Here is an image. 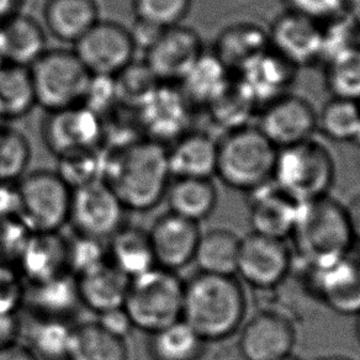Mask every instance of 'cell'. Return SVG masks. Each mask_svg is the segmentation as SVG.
I'll list each match as a JSON object with an SVG mask.
<instances>
[{
    "label": "cell",
    "mask_w": 360,
    "mask_h": 360,
    "mask_svg": "<svg viewBox=\"0 0 360 360\" xmlns=\"http://www.w3.org/2000/svg\"><path fill=\"white\" fill-rule=\"evenodd\" d=\"M104 181L126 210L148 211L165 200L172 181L167 146L142 139L108 152Z\"/></svg>",
    "instance_id": "1"
},
{
    "label": "cell",
    "mask_w": 360,
    "mask_h": 360,
    "mask_svg": "<svg viewBox=\"0 0 360 360\" xmlns=\"http://www.w3.org/2000/svg\"><path fill=\"white\" fill-rule=\"evenodd\" d=\"M245 307V291L235 276L199 271L184 281L181 320L206 343L225 340L240 330Z\"/></svg>",
    "instance_id": "2"
},
{
    "label": "cell",
    "mask_w": 360,
    "mask_h": 360,
    "mask_svg": "<svg viewBox=\"0 0 360 360\" xmlns=\"http://www.w3.org/2000/svg\"><path fill=\"white\" fill-rule=\"evenodd\" d=\"M290 236L309 268L345 257L354 240L345 206L328 195L299 204Z\"/></svg>",
    "instance_id": "3"
},
{
    "label": "cell",
    "mask_w": 360,
    "mask_h": 360,
    "mask_svg": "<svg viewBox=\"0 0 360 360\" xmlns=\"http://www.w3.org/2000/svg\"><path fill=\"white\" fill-rule=\"evenodd\" d=\"M278 148L257 126L224 134L217 141L216 174L226 186L250 191L273 179Z\"/></svg>",
    "instance_id": "4"
},
{
    "label": "cell",
    "mask_w": 360,
    "mask_h": 360,
    "mask_svg": "<svg viewBox=\"0 0 360 360\" xmlns=\"http://www.w3.org/2000/svg\"><path fill=\"white\" fill-rule=\"evenodd\" d=\"M184 281L175 271L155 266L130 279L124 309L134 328L148 335L181 320Z\"/></svg>",
    "instance_id": "5"
},
{
    "label": "cell",
    "mask_w": 360,
    "mask_h": 360,
    "mask_svg": "<svg viewBox=\"0 0 360 360\" xmlns=\"http://www.w3.org/2000/svg\"><path fill=\"white\" fill-rule=\"evenodd\" d=\"M335 160L315 139L278 150L271 181L297 204L328 195L335 181Z\"/></svg>",
    "instance_id": "6"
},
{
    "label": "cell",
    "mask_w": 360,
    "mask_h": 360,
    "mask_svg": "<svg viewBox=\"0 0 360 360\" xmlns=\"http://www.w3.org/2000/svg\"><path fill=\"white\" fill-rule=\"evenodd\" d=\"M29 68L37 106L46 112L82 104L91 75L73 49H49Z\"/></svg>",
    "instance_id": "7"
},
{
    "label": "cell",
    "mask_w": 360,
    "mask_h": 360,
    "mask_svg": "<svg viewBox=\"0 0 360 360\" xmlns=\"http://www.w3.org/2000/svg\"><path fill=\"white\" fill-rule=\"evenodd\" d=\"M72 188L57 172L26 173L18 181L22 225L34 233H56L70 219Z\"/></svg>",
    "instance_id": "8"
},
{
    "label": "cell",
    "mask_w": 360,
    "mask_h": 360,
    "mask_svg": "<svg viewBox=\"0 0 360 360\" xmlns=\"http://www.w3.org/2000/svg\"><path fill=\"white\" fill-rule=\"evenodd\" d=\"M125 207L104 180H96L72 191L70 219L77 235L104 240L120 230Z\"/></svg>",
    "instance_id": "9"
},
{
    "label": "cell",
    "mask_w": 360,
    "mask_h": 360,
    "mask_svg": "<svg viewBox=\"0 0 360 360\" xmlns=\"http://www.w3.org/2000/svg\"><path fill=\"white\" fill-rule=\"evenodd\" d=\"M72 49L90 75L112 78L134 62L137 53L127 27L101 19Z\"/></svg>",
    "instance_id": "10"
},
{
    "label": "cell",
    "mask_w": 360,
    "mask_h": 360,
    "mask_svg": "<svg viewBox=\"0 0 360 360\" xmlns=\"http://www.w3.org/2000/svg\"><path fill=\"white\" fill-rule=\"evenodd\" d=\"M258 112L255 126L278 150L311 140L317 131L315 108L292 93L271 101Z\"/></svg>",
    "instance_id": "11"
},
{
    "label": "cell",
    "mask_w": 360,
    "mask_h": 360,
    "mask_svg": "<svg viewBox=\"0 0 360 360\" xmlns=\"http://www.w3.org/2000/svg\"><path fill=\"white\" fill-rule=\"evenodd\" d=\"M194 110L178 84H162L136 115L145 139L169 146L191 130Z\"/></svg>",
    "instance_id": "12"
},
{
    "label": "cell",
    "mask_w": 360,
    "mask_h": 360,
    "mask_svg": "<svg viewBox=\"0 0 360 360\" xmlns=\"http://www.w3.org/2000/svg\"><path fill=\"white\" fill-rule=\"evenodd\" d=\"M204 52L200 35L180 24L162 31L143 60L160 83L178 84Z\"/></svg>",
    "instance_id": "13"
},
{
    "label": "cell",
    "mask_w": 360,
    "mask_h": 360,
    "mask_svg": "<svg viewBox=\"0 0 360 360\" xmlns=\"http://www.w3.org/2000/svg\"><path fill=\"white\" fill-rule=\"evenodd\" d=\"M103 119L83 105L49 111L42 122L46 147L58 157L101 147Z\"/></svg>",
    "instance_id": "14"
},
{
    "label": "cell",
    "mask_w": 360,
    "mask_h": 360,
    "mask_svg": "<svg viewBox=\"0 0 360 360\" xmlns=\"http://www.w3.org/2000/svg\"><path fill=\"white\" fill-rule=\"evenodd\" d=\"M291 255L284 240L250 233L240 238L236 274L258 289L279 285L289 274Z\"/></svg>",
    "instance_id": "15"
},
{
    "label": "cell",
    "mask_w": 360,
    "mask_h": 360,
    "mask_svg": "<svg viewBox=\"0 0 360 360\" xmlns=\"http://www.w3.org/2000/svg\"><path fill=\"white\" fill-rule=\"evenodd\" d=\"M270 49L296 68L321 62V24L296 11H285L268 29Z\"/></svg>",
    "instance_id": "16"
},
{
    "label": "cell",
    "mask_w": 360,
    "mask_h": 360,
    "mask_svg": "<svg viewBox=\"0 0 360 360\" xmlns=\"http://www.w3.org/2000/svg\"><path fill=\"white\" fill-rule=\"evenodd\" d=\"M310 270L312 289L326 306L340 315L359 314L360 259L347 255Z\"/></svg>",
    "instance_id": "17"
},
{
    "label": "cell",
    "mask_w": 360,
    "mask_h": 360,
    "mask_svg": "<svg viewBox=\"0 0 360 360\" xmlns=\"http://www.w3.org/2000/svg\"><path fill=\"white\" fill-rule=\"evenodd\" d=\"M297 70L295 65L269 49L245 65L235 78L260 110L271 101L291 93Z\"/></svg>",
    "instance_id": "18"
},
{
    "label": "cell",
    "mask_w": 360,
    "mask_h": 360,
    "mask_svg": "<svg viewBox=\"0 0 360 360\" xmlns=\"http://www.w3.org/2000/svg\"><path fill=\"white\" fill-rule=\"evenodd\" d=\"M155 265L163 269H181L194 262L201 231L198 222L167 212L148 230Z\"/></svg>",
    "instance_id": "19"
},
{
    "label": "cell",
    "mask_w": 360,
    "mask_h": 360,
    "mask_svg": "<svg viewBox=\"0 0 360 360\" xmlns=\"http://www.w3.org/2000/svg\"><path fill=\"white\" fill-rule=\"evenodd\" d=\"M295 330L290 321L276 312L252 317L240 332L238 347L245 360H276L291 354Z\"/></svg>",
    "instance_id": "20"
},
{
    "label": "cell",
    "mask_w": 360,
    "mask_h": 360,
    "mask_svg": "<svg viewBox=\"0 0 360 360\" xmlns=\"http://www.w3.org/2000/svg\"><path fill=\"white\" fill-rule=\"evenodd\" d=\"M250 221L255 233L285 240L295 224L299 204L273 181L250 191Z\"/></svg>",
    "instance_id": "21"
},
{
    "label": "cell",
    "mask_w": 360,
    "mask_h": 360,
    "mask_svg": "<svg viewBox=\"0 0 360 360\" xmlns=\"http://www.w3.org/2000/svg\"><path fill=\"white\" fill-rule=\"evenodd\" d=\"M167 150L172 179H211L216 174L217 140L206 132L191 130L167 146Z\"/></svg>",
    "instance_id": "22"
},
{
    "label": "cell",
    "mask_w": 360,
    "mask_h": 360,
    "mask_svg": "<svg viewBox=\"0 0 360 360\" xmlns=\"http://www.w3.org/2000/svg\"><path fill=\"white\" fill-rule=\"evenodd\" d=\"M49 50L45 26L18 13L0 24V51L6 63L31 67Z\"/></svg>",
    "instance_id": "23"
},
{
    "label": "cell",
    "mask_w": 360,
    "mask_h": 360,
    "mask_svg": "<svg viewBox=\"0 0 360 360\" xmlns=\"http://www.w3.org/2000/svg\"><path fill=\"white\" fill-rule=\"evenodd\" d=\"M269 49L266 29L255 22H237L221 31L211 51L236 75Z\"/></svg>",
    "instance_id": "24"
},
{
    "label": "cell",
    "mask_w": 360,
    "mask_h": 360,
    "mask_svg": "<svg viewBox=\"0 0 360 360\" xmlns=\"http://www.w3.org/2000/svg\"><path fill=\"white\" fill-rule=\"evenodd\" d=\"M101 20L96 0H47L44 22L56 40L75 45Z\"/></svg>",
    "instance_id": "25"
},
{
    "label": "cell",
    "mask_w": 360,
    "mask_h": 360,
    "mask_svg": "<svg viewBox=\"0 0 360 360\" xmlns=\"http://www.w3.org/2000/svg\"><path fill=\"white\" fill-rule=\"evenodd\" d=\"M233 79L235 75L214 52L205 50L178 86L194 109H205L232 84Z\"/></svg>",
    "instance_id": "26"
},
{
    "label": "cell",
    "mask_w": 360,
    "mask_h": 360,
    "mask_svg": "<svg viewBox=\"0 0 360 360\" xmlns=\"http://www.w3.org/2000/svg\"><path fill=\"white\" fill-rule=\"evenodd\" d=\"M129 284L130 278L111 264L109 259L78 276L77 281L80 302L96 314L124 305Z\"/></svg>",
    "instance_id": "27"
},
{
    "label": "cell",
    "mask_w": 360,
    "mask_h": 360,
    "mask_svg": "<svg viewBox=\"0 0 360 360\" xmlns=\"http://www.w3.org/2000/svg\"><path fill=\"white\" fill-rule=\"evenodd\" d=\"M110 240L108 259L127 278L132 279L157 266L148 231L122 226Z\"/></svg>",
    "instance_id": "28"
},
{
    "label": "cell",
    "mask_w": 360,
    "mask_h": 360,
    "mask_svg": "<svg viewBox=\"0 0 360 360\" xmlns=\"http://www.w3.org/2000/svg\"><path fill=\"white\" fill-rule=\"evenodd\" d=\"M165 199L170 212L199 224L215 210L217 191L211 179L174 178Z\"/></svg>",
    "instance_id": "29"
},
{
    "label": "cell",
    "mask_w": 360,
    "mask_h": 360,
    "mask_svg": "<svg viewBox=\"0 0 360 360\" xmlns=\"http://www.w3.org/2000/svg\"><path fill=\"white\" fill-rule=\"evenodd\" d=\"M67 360H129L125 340L111 335L98 322L72 328Z\"/></svg>",
    "instance_id": "30"
},
{
    "label": "cell",
    "mask_w": 360,
    "mask_h": 360,
    "mask_svg": "<svg viewBox=\"0 0 360 360\" xmlns=\"http://www.w3.org/2000/svg\"><path fill=\"white\" fill-rule=\"evenodd\" d=\"M240 245V238L225 229L201 232L194 257L199 271L216 276H235Z\"/></svg>",
    "instance_id": "31"
},
{
    "label": "cell",
    "mask_w": 360,
    "mask_h": 360,
    "mask_svg": "<svg viewBox=\"0 0 360 360\" xmlns=\"http://www.w3.org/2000/svg\"><path fill=\"white\" fill-rule=\"evenodd\" d=\"M37 106L30 68L22 65L0 67V119L16 120L29 115Z\"/></svg>",
    "instance_id": "32"
},
{
    "label": "cell",
    "mask_w": 360,
    "mask_h": 360,
    "mask_svg": "<svg viewBox=\"0 0 360 360\" xmlns=\"http://www.w3.org/2000/svg\"><path fill=\"white\" fill-rule=\"evenodd\" d=\"M206 342L179 320L150 335L148 353L152 360H200Z\"/></svg>",
    "instance_id": "33"
},
{
    "label": "cell",
    "mask_w": 360,
    "mask_h": 360,
    "mask_svg": "<svg viewBox=\"0 0 360 360\" xmlns=\"http://www.w3.org/2000/svg\"><path fill=\"white\" fill-rule=\"evenodd\" d=\"M317 131L335 142L360 145L359 101L330 98L317 111Z\"/></svg>",
    "instance_id": "34"
},
{
    "label": "cell",
    "mask_w": 360,
    "mask_h": 360,
    "mask_svg": "<svg viewBox=\"0 0 360 360\" xmlns=\"http://www.w3.org/2000/svg\"><path fill=\"white\" fill-rule=\"evenodd\" d=\"M114 84L119 106L137 112L163 83L145 60H135L114 77Z\"/></svg>",
    "instance_id": "35"
},
{
    "label": "cell",
    "mask_w": 360,
    "mask_h": 360,
    "mask_svg": "<svg viewBox=\"0 0 360 360\" xmlns=\"http://www.w3.org/2000/svg\"><path fill=\"white\" fill-rule=\"evenodd\" d=\"M211 124L224 134L252 125L258 108L240 88L236 78L232 84L215 101L205 108Z\"/></svg>",
    "instance_id": "36"
},
{
    "label": "cell",
    "mask_w": 360,
    "mask_h": 360,
    "mask_svg": "<svg viewBox=\"0 0 360 360\" xmlns=\"http://www.w3.org/2000/svg\"><path fill=\"white\" fill-rule=\"evenodd\" d=\"M36 235L22 252L24 268L34 281H47L60 276V268L65 264V243L60 242L56 233Z\"/></svg>",
    "instance_id": "37"
},
{
    "label": "cell",
    "mask_w": 360,
    "mask_h": 360,
    "mask_svg": "<svg viewBox=\"0 0 360 360\" xmlns=\"http://www.w3.org/2000/svg\"><path fill=\"white\" fill-rule=\"evenodd\" d=\"M323 67L332 98L360 103V42L333 56Z\"/></svg>",
    "instance_id": "38"
},
{
    "label": "cell",
    "mask_w": 360,
    "mask_h": 360,
    "mask_svg": "<svg viewBox=\"0 0 360 360\" xmlns=\"http://www.w3.org/2000/svg\"><path fill=\"white\" fill-rule=\"evenodd\" d=\"M72 328L60 319L42 317L30 326L27 347L39 360H67Z\"/></svg>",
    "instance_id": "39"
},
{
    "label": "cell",
    "mask_w": 360,
    "mask_h": 360,
    "mask_svg": "<svg viewBox=\"0 0 360 360\" xmlns=\"http://www.w3.org/2000/svg\"><path fill=\"white\" fill-rule=\"evenodd\" d=\"M32 305L45 314V317L60 319L80 302L77 281L60 274L47 281H37L31 294Z\"/></svg>",
    "instance_id": "40"
},
{
    "label": "cell",
    "mask_w": 360,
    "mask_h": 360,
    "mask_svg": "<svg viewBox=\"0 0 360 360\" xmlns=\"http://www.w3.org/2000/svg\"><path fill=\"white\" fill-rule=\"evenodd\" d=\"M106 160L108 152L103 147L78 150L58 157L60 168L56 172L75 189L96 180H104Z\"/></svg>",
    "instance_id": "41"
},
{
    "label": "cell",
    "mask_w": 360,
    "mask_h": 360,
    "mask_svg": "<svg viewBox=\"0 0 360 360\" xmlns=\"http://www.w3.org/2000/svg\"><path fill=\"white\" fill-rule=\"evenodd\" d=\"M31 160L27 137L14 127L0 129V181L18 183L26 174Z\"/></svg>",
    "instance_id": "42"
},
{
    "label": "cell",
    "mask_w": 360,
    "mask_h": 360,
    "mask_svg": "<svg viewBox=\"0 0 360 360\" xmlns=\"http://www.w3.org/2000/svg\"><path fill=\"white\" fill-rule=\"evenodd\" d=\"M191 8V0H132L136 19L162 29L180 25Z\"/></svg>",
    "instance_id": "43"
},
{
    "label": "cell",
    "mask_w": 360,
    "mask_h": 360,
    "mask_svg": "<svg viewBox=\"0 0 360 360\" xmlns=\"http://www.w3.org/2000/svg\"><path fill=\"white\" fill-rule=\"evenodd\" d=\"M322 27V53L321 65L333 56L360 42V27L345 13L343 15L321 24Z\"/></svg>",
    "instance_id": "44"
},
{
    "label": "cell",
    "mask_w": 360,
    "mask_h": 360,
    "mask_svg": "<svg viewBox=\"0 0 360 360\" xmlns=\"http://www.w3.org/2000/svg\"><path fill=\"white\" fill-rule=\"evenodd\" d=\"M105 262V250L101 240L78 235L73 242L65 243V264L77 276L96 269Z\"/></svg>",
    "instance_id": "45"
},
{
    "label": "cell",
    "mask_w": 360,
    "mask_h": 360,
    "mask_svg": "<svg viewBox=\"0 0 360 360\" xmlns=\"http://www.w3.org/2000/svg\"><path fill=\"white\" fill-rule=\"evenodd\" d=\"M80 105L104 119L119 108L112 77L91 75Z\"/></svg>",
    "instance_id": "46"
},
{
    "label": "cell",
    "mask_w": 360,
    "mask_h": 360,
    "mask_svg": "<svg viewBox=\"0 0 360 360\" xmlns=\"http://www.w3.org/2000/svg\"><path fill=\"white\" fill-rule=\"evenodd\" d=\"M290 11L319 24L335 19L347 13V0H289Z\"/></svg>",
    "instance_id": "47"
},
{
    "label": "cell",
    "mask_w": 360,
    "mask_h": 360,
    "mask_svg": "<svg viewBox=\"0 0 360 360\" xmlns=\"http://www.w3.org/2000/svg\"><path fill=\"white\" fill-rule=\"evenodd\" d=\"M98 315L99 319L96 322L108 332H110L111 335H116L122 340H125L126 335H130L131 330L134 328V325L124 306L104 311Z\"/></svg>",
    "instance_id": "48"
},
{
    "label": "cell",
    "mask_w": 360,
    "mask_h": 360,
    "mask_svg": "<svg viewBox=\"0 0 360 360\" xmlns=\"http://www.w3.org/2000/svg\"><path fill=\"white\" fill-rule=\"evenodd\" d=\"M130 30L131 37L132 41L135 44L136 51L139 52H143L145 55L147 51L150 50V46L155 44L157 39L160 37L162 31L165 29H162L160 26L153 25L148 21L141 20V19H136L134 25Z\"/></svg>",
    "instance_id": "49"
},
{
    "label": "cell",
    "mask_w": 360,
    "mask_h": 360,
    "mask_svg": "<svg viewBox=\"0 0 360 360\" xmlns=\"http://www.w3.org/2000/svg\"><path fill=\"white\" fill-rule=\"evenodd\" d=\"M19 212L18 183L0 181V219Z\"/></svg>",
    "instance_id": "50"
},
{
    "label": "cell",
    "mask_w": 360,
    "mask_h": 360,
    "mask_svg": "<svg viewBox=\"0 0 360 360\" xmlns=\"http://www.w3.org/2000/svg\"><path fill=\"white\" fill-rule=\"evenodd\" d=\"M0 360H39L26 345L9 342L0 345Z\"/></svg>",
    "instance_id": "51"
},
{
    "label": "cell",
    "mask_w": 360,
    "mask_h": 360,
    "mask_svg": "<svg viewBox=\"0 0 360 360\" xmlns=\"http://www.w3.org/2000/svg\"><path fill=\"white\" fill-rule=\"evenodd\" d=\"M345 207L353 237L354 240H360V193L356 194Z\"/></svg>",
    "instance_id": "52"
},
{
    "label": "cell",
    "mask_w": 360,
    "mask_h": 360,
    "mask_svg": "<svg viewBox=\"0 0 360 360\" xmlns=\"http://www.w3.org/2000/svg\"><path fill=\"white\" fill-rule=\"evenodd\" d=\"M24 0H0V24L20 13Z\"/></svg>",
    "instance_id": "53"
},
{
    "label": "cell",
    "mask_w": 360,
    "mask_h": 360,
    "mask_svg": "<svg viewBox=\"0 0 360 360\" xmlns=\"http://www.w3.org/2000/svg\"><path fill=\"white\" fill-rule=\"evenodd\" d=\"M347 13L360 27V0H347Z\"/></svg>",
    "instance_id": "54"
},
{
    "label": "cell",
    "mask_w": 360,
    "mask_h": 360,
    "mask_svg": "<svg viewBox=\"0 0 360 360\" xmlns=\"http://www.w3.org/2000/svg\"><path fill=\"white\" fill-rule=\"evenodd\" d=\"M314 360H350L348 358H345V356H342V355H327V356H320V358H316Z\"/></svg>",
    "instance_id": "55"
},
{
    "label": "cell",
    "mask_w": 360,
    "mask_h": 360,
    "mask_svg": "<svg viewBox=\"0 0 360 360\" xmlns=\"http://www.w3.org/2000/svg\"><path fill=\"white\" fill-rule=\"evenodd\" d=\"M356 335L360 340V312L356 315Z\"/></svg>",
    "instance_id": "56"
},
{
    "label": "cell",
    "mask_w": 360,
    "mask_h": 360,
    "mask_svg": "<svg viewBox=\"0 0 360 360\" xmlns=\"http://www.w3.org/2000/svg\"><path fill=\"white\" fill-rule=\"evenodd\" d=\"M276 360H300L299 358H295V356H292V355H288V356H284V358H281V359Z\"/></svg>",
    "instance_id": "57"
},
{
    "label": "cell",
    "mask_w": 360,
    "mask_h": 360,
    "mask_svg": "<svg viewBox=\"0 0 360 360\" xmlns=\"http://www.w3.org/2000/svg\"><path fill=\"white\" fill-rule=\"evenodd\" d=\"M6 65V60H4V58H3V55H1V51H0V67L1 65Z\"/></svg>",
    "instance_id": "58"
},
{
    "label": "cell",
    "mask_w": 360,
    "mask_h": 360,
    "mask_svg": "<svg viewBox=\"0 0 360 360\" xmlns=\"http://www.w3.org/2000/svg\"><path fill=\"white\" fill-rule=\"evenodd\" d=\"M3 125H6V122H4V121L1 120V119H0V129H1V126Z\"/></svg>",
    "instance_id": "59"
}]
</instances>
